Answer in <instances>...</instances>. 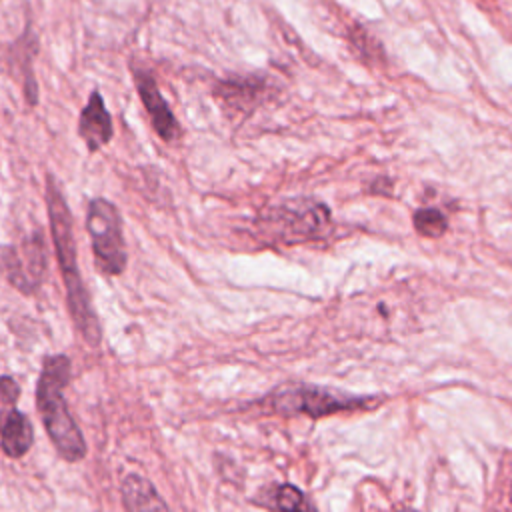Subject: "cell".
<instances>
[{
  "instance_id": "1",
  "label": "cell",
  "mask_w": 512,
  "mask_h": 512,
  "mask_svg": "<svg viewBox=\"0 0 512 512\" xmlns=\"http://www.w3.org/2000/svg\"><path fill=\"white\" fill-rule=\"evenodd\" d=\"M46 204H48L52 238H54V246H56V258H58L64 286H66L70 316H72L78 332L82 334V338L88 344L98 346L100 338H102V330H100L98 316L90 304L88 290L84 288V282H82V276L78 270L76 244H74V234H72V216H70L68 204L62 196L60 188L54 184L52 178H48Z\"/></svg>"
},
{
  "instance_id": "2",
  "label": "cell",
  "mask_w": 512,
  "mask_h": 512,
  "mask_svg": "<svg viewBox=\"0 0 512 512\" xmlns=\"http://www.w3.org/2000/svg\"><path fill=\"white\" fill-rule=\"evenodd\" d=\"M70 382V360L64 354L48 356L42 364V372L36 386V404L42 416L44 428L58 450L68 462H78L86 456V442L70 416L64 400V386Z\"/></svg>"
},
{
  "instance_id": "3",
  "label": "cell",
  "mask_w": 512,
  "mask_h": 512,
  "mask_svg": "<svg viewBox=\"0 0 512 512\" xmlns=\"http://www.w3.org/2000/svg\"><path fill=\"white\" fill-rule=\"evenodd\" d=\"M86 228L92 238L96 268L106 276H118L126 268V246L116 206L104 198L88 204Z\"/></svg>"
},
{
  "instance_id": "4",
  "label": "cell",
  "mask_w": 512,
  "mask_h": 512,
  "mask_svg": "<svg viewBox=\"0 0 512 512\" xmlns=\"http://www.w3.org/2000/svg\"><path fill=\"white\" fill-rule=\"evenodd\" d=\"M270 404L280 414H306L310 418H322L342 410L366 408L372 404L366 396H348L316 386H292L276 390L270 396Z\"/></svg>"
},
{
  "instance_id": "5",
  "label": "cell",
  "mask_w": 512,
  "mask_h": 512,
  "mask_svg": "<svg viewBox=\"0 0 512 512\" xmlns=\"http://www.w3.org/2000/svg\"><path fill=\"white\" fill-rule=\"evenodd\" d=\"M2 268L8 280L22 292H34L42 282L46 270V254L42 236H34L26 240L24 250L4 248L2 252Z\"/></svg>"
},
{
  "instance_id": "6",
  "label": "cell",
  "mask_w": 512,
  "mask_h": 512,
  "mask_svg": "<svg viewBox=\"0 0 512 512\" xmlns=\"http://www.w3.org/2000/svg\"><path fill=\"white\" fill-rule=\"evenodd\" d=\"M134 82L138 88V94L142 98V104L146 106L150 120L154 124V130L164 138V140H174L180 132L176 118L172 116L168 104L164 102L156 82L152 76L144 72H134Z\"/></svg>"
},
{
  "instance_id": "7",
  "label": "cell",
  "mask_w": 512,
  "mask_h": 512,
  "mask_svg": "<svg viewBox=\"0 0 512 512\" xmlns=\"http://www.w3.org/2000/svg\"><path fill=\"white\" fill-rule=\"evenodd\" d=\"M78 132L86 142L88 150H98L112 138V118L98 92H94L88 104L82 108Z\"/></svg>"
},
{
  "instance_id": "8",
  "label": "cell",
  "mask_w": 512,
  "mask_h": 512,
  "mask_svg": "<svg viewBox=\"0 0 512 512\" xmlns=\"http://www.w3.org/2000/svg\"><path fill=\"white\" fill-rule=\"evenodd\" d=\"M120 492L128 512H170L154 484L140 474L124 476Z\"/></svg>"
},
{
  "instance_id": "9",
  "label": "cell",
  "mask_w": 512,
  "mask_h": 512,
  "mask_svg": "<svg viewBox=\"0 0 512 512\" xmlns=\"http://www.w3.org/2000/svg\"><path fill=\"white\" fill-rule=\"evenodd\" d=\"M0 444L6 456L10 458H20L24 456L32 442H34V430L26 414L14 410L8 414V418L0 424Z\"/></svg>"
},
{
  "instance_id": "10",
  "label": "cell",
  "mask_w": 512,
  "mask_h": 512,
  "mask_svg": "<svg viewBox=\"0 0 512 512\" xmlns=\"http://www.w3.org/2000/svg\"><path fill=\"white\" fill-rule=\"evenodd\" d=\"M258 502L260 506L272 508L276 512H316L306 494L292 484H280L272 490H264Z\"/></svg>"
},
{
  "instance_id": "11",
  "label": "cell",
  "mask_w": 512,
  "mask_h": 512,
  "mask_svg": "<svg viewBox=\"0 0 512 512\" xmlns=\"http://www.w3.org/2000/svg\"><path fill=\"white\" fill-rule=\"evenodd\" d=\"M414 228L422 234V236H428V238H438L446 232L448 228V222L444 218V214L436 208H420L414 212Z\"/></svg>"
},
{
  "instance_id": "12",
  "label": "cell",
  "mask_w": 512,
  "mask_h": 512,
  "mask_svg": "<svg viewBox=\"0 0 512 512\" xmlns=\"http://www.w3.org/2000/svg\"><path fill=\"white\" fill-rule=\"evenodd\" d=\"M20 386L12 376H0V424L16 410Z\"/></svg>"
}]
</instances>
